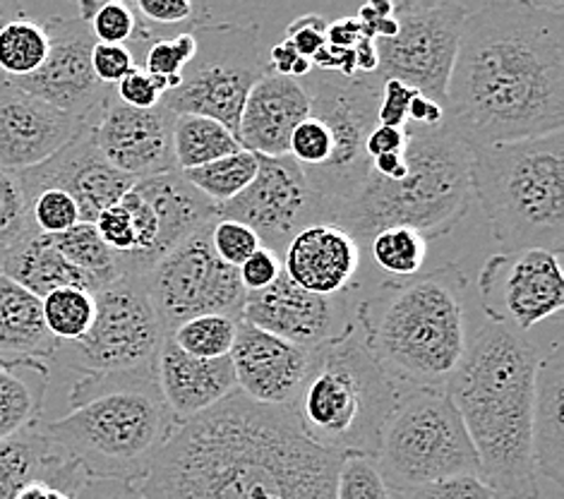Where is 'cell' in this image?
I'll use <instances>...</instances> for the list:
<instances>
[{
    "instance_id": "1",
    "label": "cell",
    "mask_w": 564,
    "mask_h": 499,
    "mask_svg": "<svg viewBox=\"0 0 564 499\" xmlns=\"http://www.w3.org/2000/svg\"><path fill=\"white\" fill-rule=\"evenodd\" d=\"M445 120L471 150L562 130L564 6L507 0L468 8Z\"/></svg>"
},
{
    "instance_id": "2",
    "label": "cell",
    "mask_w": 564,
    "mask_h": 499,
    "mask_svg": "<svg viewBox=\"0 0 564 499\" xmlns=\"http://www.w3.org/2000/svg\"><path fill=\"white\" fill-rule=\"evenodd\" d=\"M339 464L291 409L236 391L176 430L140 490L144 499H334Z\"/></svg>"
},
{
    "instance_id": "3",
    "label": "cell",
    "mask_w": 564,
    "mask_h": 499,
    "mask_svg": "<svg viewBox=\"0 0 564 499\" xmlns=\"http://www.w3.org/2000/svg\"><path fill=\"white\" fill-rule=\"evenodd\" d=\"M533 346L512 327L488 322L468 341L447 394L478 456L480 478L497 499H539L533 464Z\"/></svg>"
},
{
    "instance_id": "4",
    "label": "cell",
    "mask_w": 564,
    "mask_h": 499,
    "mask_svg": "<svg viewBox=\"0 0 564 499\" xmlns=\"http://www.w3.org/2000/svg\"><path fill=\"white\" fill-rule=\"evenodd\" d=\"M468 319V279L456 264L413 279H389L356 301L362 346L404 394L447 391L471 341Z\"/></svg>"
},
{
    "instance_id": "5",
    "label": "cell",
    "mask_w": 564,
    "mask_h": 499,
    "mask_svg": "<svg viewBox=\"0 0 564 499\" xmlns=\"http://www.w3.org/2000/svg\"><path fill=\"white\" fill-rule=\"evenodd\" d=\"M68 403L70 413L39 423V433L97 480L140 485L181 427L161 397L154 368L83 375Z\"/></svg>"
},
{
    "instance_id": "6",
    "label": "cell",
    "mask_w": 564,
    "mask_h": 499,
    "mask_svg": "<svg viewBox=\"0 0 564 499\" xmlns=\"http://www.w3.org/2000/svg\"><path fill=\"white\" fill-rule=\"evenodd\" d=\"M406 175L382 181L370 173L360 193L332 214L360 248L392 226H409L427 240L449 234L464 217L471 193L474 150L447 120L437 128L404 126Z\"/></svg>"
},
{
    "instance_id": "7",
    "label": "cell",
    "mask_w": 564,
    "mask_h": 499,
    "mask_svg": "<svg viewBox=\"0 0 564 499\" xmlns=\"http://www.w3.org/2000/svg\"><path fill=\"white\" fill-rule=\"evenodd\" d=\"M471 193L505 252L564 250V132L474 150Z\"/></svg>"
},
{
    "instance_id": "8",
    "label": "cell",
    "mask_w": 564,
    "mask_h": 499,
    "mask_svg": "<svg viewBox=\"0 0 564 499\" xmlns=\"http://www.w3.org/2000/svg\"><path fill=\"white\" fill-rule=\"evenodd\" d=\"M401 391L382 372L354 327L339 341L315 350L291 411L307 440L337 456H375Z\"/></svg>"
},
{
    "instance_id": "9",
    "label": "cell",
    "mask_w": 564,
    "mask_h": 499,
    "mask_svg": "<svg viewBox=\"0 0 564 499\" xmlns=\"http://www.w3.org/2000/svg\"><path fill=\"white\" fill-rule=\"evenodd\" d=\"M389 490L456 476H480L478 456L445 389L401 394L372 456Z\"/></svg>"
},
{
    "instance_id": "10",
    "label": "cell",
    "mask_w": 564,
    "mask_h": 499,
    "mask_svg": "<svg viewBox=\"0 0 564 499\" xmlns=\"http://www.w3.org/2000/svg\"><path fill=\"white\" fill-rule=\"evenodd\" d=\"M197 53L181 75L178 89L161 97L176 116H205L238 132L243 104L254 83L270 70L258 22H212L191 26Z\"/></svg>"
},
{
    "instance_id": "11",
    "label": "cell",
    "mask_w": 564,
    "mask_h": 499,
    "mask_svg": "<svg viewBox=\"0 0 564 499\" xmlns=\"http://www.w3.org/2000/svg\"><path fill=\"white\" fill-rule=\"evenodd\" d=\"M311 99V116L332 132L334 152L322 169L303 171L313 191L325 199L332 214L348 205L370 178V156L366 142L378 126L382 79L378 75H329L313 70L299 79Z\"/></svg>"
},
{
    "instance_id": "12",
    "label": "cell",
    "mask_w": 564,
    "mask_h": 499,
    "mask_svg": "<svg viewBox=\"0 0 564 499\" xmlns=\"http://www.w3.org/2000/svg\"><path fill=\"white\" fill-rule=\"evenodd\" d=\"M94 322L73 344H61L56 358L83 375L154 368L161 341L156 310L140 276L123 274L94 293Z\"/></svg>"
},
{
    "instance_id": "13",
    "label": "cell",
    "mask_w": 564,
    "mask_h": 499,
    "mask_svg": "<svg viewBox=\"0 0 564 499\" xmlns=\"http://www.w3.org/2000/svg\"><path fill=\"white\" fill-rule=\"evenodd\" d=\"M209 231L212 224L199 228L140 276L166 334L205 315L240 319L248 293L238 269L217 258Z\"/></svg>"
},
{
    "instance_id": "14",
    "label": "cell",
    "mask_w": 564,
    "mask_h": 499,
    "mask_svg": "<svg viewBox=\"0 0 564 499\" xmlns=\"http://www.w3.org/2000/svg\"><path fill=\"white\" fill-rule=\"evenodd\" d=\"M468 6L452 0H401L394 3L399 32L378 39V75L399 79L421 97L445 106L447 83L459 48Z\"/></svg>"
},
{
    "instance_id": "15",
    "label": "cell",
    "mask_w": 564,
    "mask_h": 499,
    "mask_svg": "<svg viewBox=\"0 0 564 499\" xmlns=\"http://www.w3.org/2000/svg\"><path fill=\"white\" fill-rule=\"evenodd\" d=\"M219 219L250 226L262 248L281 258L293 236L303 228L329 224V209L291 156H258L254 181L238 197L219 207Z\"/></svg>"
},
{
    "instance_id": "16",
    "label": "cell",
    "mask_w": 564,
    "mask_h": 499,
    "mask_svg": "<svg viewBox=\"0 0 564 499\" xmlns=\"http://www.w3.org/2000/svg\"><path fill=\"white\" fill-rule=\"evenodd\" d=\"M478 293L490 322L527 334L539 322L562 313L560 254L545 250L497 252L480 269Z\"/></svg>"
},
{
    "instance_id": "17",
    "label": "cell",
    "mask_w": 564,
    "mask_h": 499,
    "mask_svg": "<svg viewBox=\"0 0 564 499\" xmlns=\"http://www.w3.org/2000/svg\"><path fill=\"white\" fill-rule=\"evenodd\" d=\"M48 34V56L32 77L12 83L53 109L73 116L91 128L113 87L101 85L91 70V48L97 44L89 24L77 15L44 18Z\"/></svg>"
},
{
    "instance_id": "18",
    "label": "cell",
    "mask_w": 564,
    "mask_h": 499,
    "mask_svg": "<svg viewBox=\"0 0 564 499\" xmlns=\"http://www.w3.org/2000/svg\"><path fill=\"white\" fill-rule=\"evenodd\" d=\"M240 322L305 350H319L356 327V299L351 291L311 293L281 272L270 289L246 295Z\"/></svg>"
},
{
    "instance_id": "19",
    "label": "cell",
    "mask_w": 564,
    "mask_h": 499,
    "mask_svg": "<svg viewBox=\"0 0 564 499\" xmlns=\"http://www.w3.org/2000/svg\"><path fill=\"white\" fill-rule=\"evenodd\" d=\"M173 126L176 113L166 106L130 109L116 97V87L106 99L101 116L91 126L94 142L109 164L132 181L178 171L173 156Z\"/></svg>"
},
{
    "instance_id": "20",
    "label": "cell",
    "mask_w": 564,
    "mask_h": 499,
    "mask_svg": "<svg viewBox=\"0 0 564 499\" xmlns=\"http://www.w3.org/2000/svg\"><path fill=\"white\" fill-rule=\"evenodd\" d=\"M20 178L26 199L48 191V187L68 193L77 202L79 219L85 224L97 221L104 209L113 207L135 185V181L116 171L104 159L97 142H94L91 128L79 130L61 152L53 154L44 164L22 171Z\"/></svg>"
},
{
    "instance_id": "21",
    "label": "cell",
    "mask_w": 564,
    "mask_h": 499,
    "mask_svg": "<svg viewBox=\"0 0 564 499\" xmlns=\"http://www.w3.org/2000/svg\"><path fill=\"white\" fill-rule=\"evenodd\" d=\"M228 358L234 362L240 394L264 406L289 409L313 370L315 350L276 339L238 319L236 344Z\"/></svg>"
},
{
    "instance_id": "22",
    "label": "cell",
    "mask_w": 564,
    "mask_h": 499,
    "mask_svg": "<svg viewBox=\"0 0 564 499\" xmlns=\"http://www.w3.org/2000/svg\"><path fill=\"white\" fill-rule=\"evenodd\" d=\"M87 128L12 83L0 85V169L30 171Z\"/></svg>"
},
{
    "instance_id": "23",
    "label": "cell",
    "mask_w": 564,
    "mask_h": 499,
    "mask_svg": "<svg viewBox=\"0 0 564 499\" xmlns=\"http://www.w3.org/2000/svg\"><path fill=\"white\" fill-rule=\"evenodd\" d=\"M311 116V99L291 77L267 70L250 89L238 120L236 138L258 156H289L295 126Z\"/></svg>"
},
{
    "instance_id": "24",
    "label": "cell",
    "mask_w": 564,
    "mask_h": 499,
    "mask_svg": "<svg viewBox=\"0 0 564 499\" xmlns=\"http://www.w3.org/2000/svg\"><path fill=\"white\" fill-rule=\"evenodd\" d=\"M284 274L311 293L351 291L360 267V246L337 224H313L295 234L281 254Z\"/></svg>"
},
{
    "instance_id": "25",
    "label": "cell",
    "mask_w": 564,
    "mask_h": 499,
    "mask_svg": "<svg viewBox=\"0 0 564 499\" xmlns=\"http://www.w3.org/2000/svg\"><path fill=\"white\" fill-rule=\"evenodd\" d=\"M154 370L161 397L181 425L238 391L231 358H193L183 354L169 334L161 341Z\"/></svg>"
},
{
    "instance_id": "26",
    "label": "cell",
    "mask_w": 564,
    "mask_h": 499,
    "mask_svg": "<svg viewBox=\"0 0 564 499\" xmlns=\"http://www.w3.org/2000/svg\"><path fill=\"white\" fill-rule=\"evenodd\" d=\"M138 193L147 199L152 207L156 224H159V238L154 250V264L171 252L185 238L197 234L219 219V207L207 199L203 193L183 178L181 171H171L164 175H154V178L138 181ZM152 264V267H154Z\"/></svg>"
},
{
    "instance_id": "27",
    "label": "cell",
    "mask_w": 564,
    "mask_h": 499,
    "mask_svg": "<svg viewBox=\"0 0 564 499\" xmlns=\"http://www.w3.org/2000/svg\"><path fill=\"white\" fill-rule=\"evenodd\" d=\"M564 354L562 344L535 366L533 382V464L539 478L557 488L564 482Z\"/></svg>"
},
{
    "instance_id": "28",
    "label": "cell",
    "mask_w": 564,
    "mask_h": 499,
    "mask_svg": "<svg viewBox=\"0 0 564 499\" xmlns=\"http://www.w3.org/2000/svg\"><path fill=\"white\" fill-rule=\"evenodd\" d=\"M58 346L46 329L42 301L0 274V360L48 362Z\"/></svg>"
},
{
    "instance_id": "29",
    "label": "cell",
    "mask_w": 564,
    "mask_h": 499,
    "mask_svg": "<svg viewBox=\"0 0 564 499\" xmlns=\"http://www.w3.org/2000/svg\"><path fill=\"white\" fill-rule=\"evenodd\" d=\"M3 276L15 281L18 286L36 295L39 301L58 289H85L97 293V286L89 276L75 269L53 246L48 236L30 231L3 254Z\"/></svg>"
},
{
    "instance_id": "30",
    "label": "cell",
    "mask_w": 564,
    "mask_h": 499,
    "mask_svg": "<svg viewBox=\"0 0 564 499\" xmlns=\"http://www.w3.org/2000/svg\"><path fill=\"white\" fill-rule=\"evenodd\" d=\"M77 474V464L63 456L39 433V423L24 433L0 442V499H15L32 480L48 485H68Z\"/></svg>"
},
{
    "instance_id": "31",
    "label": "cell",
    "mask_w": 564,
    "mask_h": 499,
    "mask_svg": "<svg viewBox=\"0 0 564 499\" xmlns=\"http://www.w3.org/2000/svg\"><path fill=\"white\" fill-rule=\"evenodd\" d=\"M46 387V362L0 360V442L42 423Z\"/></svg>"
},
{
    "instance_id": "32",
    "label": "cell",
    "mask_w": 564,
    "mask_h": 499,
    "mask_svg": "<svg viewBox=\"0 0 564 499\" xmlns=\"http://www.w3.org/2000/svg\"><path fill=\"white\" fill-rule=\"evenodd\" d=\"M243 152L236 134L205 116H176L173 126V156L178 171H193L212 161Z\"/></svg>"
},
{
    "instance_id": "33",
    "label": "cell",
    "mask_w": 564,
    "mask_h": 499,
    "mask_svg": "<svg viewBox=\"0 0 564 499\" xmlns=\"http://www.w3.org/2000/svg\"><path fill=\"white\" fill-rule=\"evenodd\" d=\"M48 56V34L44 20L26 15L22 10L18 18L0 26V75L8 83L32 77Z\"/></svg>"
},
{
    "instance_id": "34",
    "label": "cell",
    "mask_w": 564,
    "mask_h": 499,
    "mask_svg": "<svg viewBox=\"0 0 564 499\" xmlns=\"http://www.w3.org/2000/svg\"><path fill=\"white\" fill-rule=\"evenodd\" d=\"M48 238L53 240V246H56V250L65 260L94 281L97 291H101L104 286H109V283L123 276L118 254L109 250V246L101 240L94 224L79 221L77 226L70 228V231H65L61 236H48Z\"/></svg>"
},
{
    "instance_id": "35",
    "label": "cell",
    "mask_w": 564,
    "mask_h": 499,
    "mask_svg": "<svg viewBox=\"0 0 564 499\" xmlns=\"http://www.w3.org/2000/svg\"><path fill=\"white\" fill-rule=\"evenodd\" d=\"M366 248L370 250V258L380 272L401 281L423 274L430 254V240L415 228L392 226L375 234Z\"/></svg>"
},
{
    "instance_id": "36",
    "label": "cell",
    "mask_w": 564,
    "mask_h": 499,
    "mask_svg": "<svg viewBox=\"0 0 564 499\" xmlns=\"http://www.w3.org/2000/svg\"><path fill=\"white\" fill-rule=\"evenodd\" d=\"M181 173L195 191H199L207 199H212L214 205L221 207L226 202L238 197L254 181V175H258V154L243 150L219 161H212L207 166Z\"/></svg>"
},
{
    "instance_id": "37",
    "label": "cell",
    "mask_w": 564,
    "mask_h": 499,
    "mask_svg": "<svg viewBox=\"0 0 564 499\" xmlns=\"http://www.w3.org/2000/svg\"><path fill=\"white\" fill-rule=\"evenodd\" d=\"M46 329L58 344H73L89 332L94 322V293L85 289H58L42 299Z\"/></svg>"
},
{
    "instance_id": "38",
    "label": "cell",
    "mask_w": 564,
    "mask_h": 499,
    "mask_svg": "<svg viewBox=\"0 0 564 499\" xmlns=\"http://www.w3.org/2000/svg\"><path fill=\"white\" fill-rule=\"evenodd\" d=\"M238 319L224 315H205L183 322L169 336L183 354L203 360L228 358L236 344Z\"/></svg>"
},
{
    "instance_id": "39",
    "label": "cell",
    "mask_w": 564,
    "mask_h": 499,
    "mask_svg": "<svg viewBox=\"0 0 564 499\" xmlns=\"http://www.w3.org/2000/svg\"><path fill=\"white\" fill-rule=\"evenodd\" d=\"M75 10L99 44L128 46L138 32V12L123 0H79Z\"/></svg>"
},
{
    "instance_id": "40",
    "label": "cell",
    "mask_w": 564,
    "mask_h": 499,
    "mask_svg": "<svg viewBox=\"0 0 564 499\" xmlns=\"http://www.w3.org/2000/svg\"><path fill=\"white\" fill-rule=\"evenodd\" d=\"M26 207H30L32 231L42 236H61L83 221L77 202L68 193L53 191V187L32 195L26 199Z\"/></svg>"
},
{
    "instance_id": "41",
    "label": "cell",
    "mask_w": 564,
    "mask_h": 499,
    "mask_svg": "<svg viewBox=\"0 0 564 499\" xmlns=\"http://www.w3.org/2000/svg\"><path fill=\"white\" fill-rule=\"evenodd\" d=\"M334 499H392V490L387 488L372 456L351 454L339 464Z\"/></svg>"
},
{
    "instance_id": "42",
    "label": "cell",
    "mask_w": 564,
    "mask_h": 499,
    "mask_svg": "<svg viewBox=\"0 0 564 499\" xmlns=\"http://www.w3.org/2000/svg\"><path fill=\"white\" fill-rule=\"evenodd\" d=\"M30 231V207L20 173L0 169V250L15 246Z\"/></svg>"
},
{
    "instance_id": "43",
    "label": "cell",
    "mask_w": 564,
    "mask_h": 499,
    "mask_svg": "<svg viewBox=\"0 0 564 499\" xmlns=\"http://www.w3.org/2000/svg\"><path fill=\"white\" fill-rule=\"evenodd\" d=\"M197 53V42L191 30L178 32L176 36L164 39L156 36L154 42L147 46L140 67L152 77H181L183 70Z\"/></svg>"
},
{
    "instance_id": "44",
    "label": "cell",
    "mask_w": 564,
    "mask_h": 499,
    "mask_svg": "<svg viewBox=\"0 0 564 499\" xmlns=\"http://www.w3.org/2000/svg\"><path fill=\"white\" fill-rule=\"evenodd\" d=\"M334 152L332 132L322 120L307 116L303 123L295 126L291 140H289V156L299 164L303 171L322 169L329 161Z\"/></svg>"
},
{
    "instance_id": "45",
    "label": "cell",
    "mask_w": 564,
    "mask_h": 499,
    "mask_svg": "<svg viewBox=\"0 0 564 499\" xmlns=\"http://www.w3.org/2000/svg\"><path fill=\"white\" fill-rule=\"evenodd\" d=\"M209 238H212V248H214V252H217V258L234 269H238L262 248L258 234H254L250 226L234 221V219L214 221Z\"/></svg>"
},
{
    "instance_id": "46",
    "label": "cell",
    "mask_w": 564,
    "mask_h": 499,
    "mask_svg": "<svg viewBox=\"0 0 564 499\" xmlns=\"http://www.w3.org/2000/svg\"><path fill=\"white\" fill-rule=\"evenodd\" d=\"M392 499H497L480 476H456L409 490H392Z\"/></svg>"
},
{
    "instance_id": "47",
    "label": "cell",
    "mask_w": 564,
    "mask_h": 499,
    "mask_svg": "<svg viewBox=\"0 0 564 499\" xmlns=\"http://www.w3.org/2000/svg\"><path fill=\"white\" fill-rule=\"evenodd\" d=\"M132 8H135L140 20H144L147 24L187 26V30L199 22V12L205 10L191 3V0H135Z\"/></svg>"
},
{
    "instance_id": "48",
    "label": "cell",
    "mask_w": 564,
    "mask_h": 499,
    "mask_svg": "<svg viewBox=\"0 0 564 499\" xmlns=\"http://www.w3.org/2000/svg\"><path fill=\"white\" fill-rule=\"evenodd\" d=\"M138 67L135 56L128 46L116 44H94L91 48V70L106 87H116L120 79L128 77Z\"/></svg>"
},
{
    "instance_id": "49",
    "label": "cell",
    "mask_w": 564,
    "mask_h": 499,
    "mask_svg": "<svg viewBox=\"0 0 564 499\" xmlns=\"http://www.w3.org/2000/svg\"><path fill=\"white\" fill-rule=\"evenodd\" d=\"M281 272H284V267H281L279 254H274L267 248H260L252 258H248L238 267V279L243 283L246 293H260L264 289H270L272 283L281 276Z\"/></svg>"
},
{
    "instance_id": "50",
    "label": "cell",
    "mask_w": 564,
    "mask_h": 499,
    "mask_svg": "<svg viewBox=\"0 0 564 499\" xmlns=\"http://www.w3.org/2000/svg\"><path fill=\"white\" fill-rule=\"evenodd\" d=\"M415 94L419 91L411 89L404 83H399V79H384L378 123L387 126V128L404 130V126L409 123V106H411Z\"/></svg>"
},
{
    "instance_id": "51",
    "label": "cell",
    "mask_w": 564,
    "mask_h": 499,
    "mask_svg": "<svg viewBox=\"0 0 564 499\" xmlns=\"http://www.w3.org/2000/svg\"><path fill=\"white\" fill-rule=\"evenodd\" d=\"M116 97L120 104L130 106V109H154L161 104V91L152 75H147L142 67H135L128 77L120 79L116 85Z\"/></svg>"
},
{
    "instance_id": "52",
    "label": "cell",
    "mask_w": 564,
    "mask_h": 499,
    "mask_svg": "<svg viewBox=\"0 0 564 499\" xmlns=\"http://www.w3.org/2000/svg\"><path fill=\"white\" fill-rule=\"evenodd\" d=\"M286 42L303 58H313L327 44V22L319 15H303L286 26Z\"/></svg>"
},
{
    "instance_id": "53",
    "label": "cell",
    "mask_w": 564,
    "mask_h": 499,
    "mask_svg": "<svg viewBox=\"0 0 564 499\" xmlns=\"http://www.w3.org/2000/svg\"><path fill=\"white\" fill-rule=\"evenodd\" d=\"M77 499H144V495L138 482L89 478L77 492Z\"/></svg>"
},
{
    "instance_id": "54",
    "label": "cell",
    "mask_w": 564,
    "mask_h": 499,
    "mask_svg": "<svg viewBox=\"0 0 564 499\" xmlns=\"http://www.w3.org/2000/svg\"><path fill=\"white\" fill-rule=\"evenodd\" d=\"M404 144H406V134L404 130L399 128H387V126H375L372 132L368 134V142H366V152L370 156V161L375 156H382V154H392V152H404Z\"/></svg>"
},
{
    "instance_id": "55",
    "label": "cell",
    "mask_w": 564,
    "mask_h": 499,
    "mask_svg": "<svg viewBox=\"0 0 564 499\" xmlns=\"http://www.w3.org/2000/svg\"><path fill=\"white\" fill-rule=\"evenodd\" d=\"M409 123L423 126V128H437L445 123V106L437 101H430L421 94H415L409 106Z\"/></svg>"
},
{
    "instance_id": "56",
    "label": "cell",
    "mask_w": 564,
    "mask_h": 499,
    "mask_svg": "<svg viewBox=\"0 0 564 499\" xmlns=\"http://www.w3.org/2000/svg\"><path fill=\"white\" fill-rule=\"evenodd\" d=\"M360 24L356 18H344L327 24V44L337 48H354L360 42Z\"/></svg>"
},
{
    "instance_id": "57",
    "label": "cell",
    "mask_w": 564,
    "mask_h": 499,
    "mask_svg": "<svg viewBox=\"0 0 564 499\" xmlns=\"http://www.w3.org/2000/svg\"><path fill=\"white\" fill-rule=\"evenodd\" d=\"M372 173L382 181H401L406 175V159L404 152H392V154H382L375 156L370 161Z\"/></svg>"
},
{
    "instance_id": "58",
    "label": "cell",
    "mask_w": 564,
    "mask_h": 499,
    "mask_svg": "<svg viewBox=\"0 0 564 499\" xmlns=\"http://www.w3.org/2000/svg\"><path fill=\"white\" fill-rule=\"evenodd\" d=\"M299 58L301 56L295 53V48L286 42V39L281 44H274L272 51L267 53V63H270V70L276 73V75H284V77L291 75V67L295 65V61H299Z\"/></svg>"
},
{
    "instance_id": "59",
    "label": "cell",
    "mask_w": 564,
    "mask_h": 499,
    "mask_svg": "<svg viewBox=\"0 0 564 499\" xmlns=\"http://www.w3.org/2000/svg\"><path fill=\"white\" fill-rule=\"evenodd\" d=\"M354 53L358 75H375V70H378V51H375L372 39L360 36V42L354 46Z\"/></svg>"
},
{
    "instance_id": "60",
    "label": "cell",
    "mask_w": 564,
    "mask_h": 499,
    "mask_svg": "<svg viewBox=\"0 0 564 499\" xmlns=\"http://www.w3.org/2000/svg\"><path fill=\"white\" fill-rule=\"evenodd\" d=\"M22 10H24V8L18 6V3H0V26H3L8 20L18 18ZM3 83H8V79H6L3 75H0V85H3Z\"/></svg>"
},
{
    "instance_id": "61",
    "label": "cell",
    "mask_w": 564,
    "mask_h": 499,
    "mask_svg": "<svg viewBox=\"0 0 564 499\" xmlns=\"http://www.w3.org/2000/svg\"><path fill=\"white\" fill-rule=\"evenodd\" d=\"M3 254H6V250H0V272H3Z\"/></svg>"
}]
</instances>
